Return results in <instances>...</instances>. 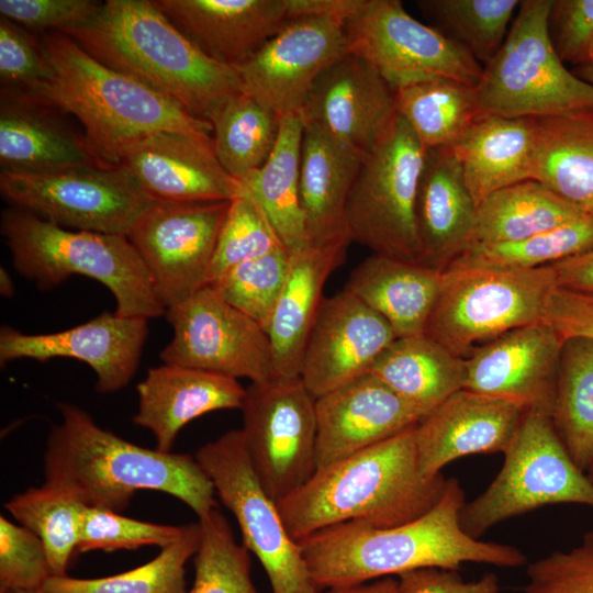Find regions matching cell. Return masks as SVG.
<instances>
[{
	"instance_id": "obj_51",
	"label": "cell",
	"mask_w": 593,
	"mask_h": 593,
	"mask_svg": "<svg viewBox=\"0 0 593 593\" xmlns=\"http://www.w3.org/2000/svg\"><path fill=\"white\" fill-rule=\"evenodd\" d=\"M548 32L564 64H589L593 47V0H552Z\"/></svg>"
},
{
	"instance_id": "obj_45",
	"label": "cell",
	"mask_w": 593,
	"mask_h": 593,
	"mask_svg": "<svg viewBox=\"0 0 593 593\" xmlns=\"http://www.w3.org/2000/svg\"><path fill=\"white\" fill-rule=\"evenodd\" d=\"M291 262L292 253L279 247L232 268L211 286L266 331L287 282Z\"/></svg>"
},
{
	"instance_id": "obj_21",
	"label": "cell",
	"mask_w": 593,
	"mask_h": 593,
	"mask_svg": "<svg viewBox=\"0 0 593 593\" xmlns=\"http://www.w3.org/2000/svg\"><path fill=\"white\" fill-rule=\"evenodd\" d=\"M562 340L546 322L511 329L472 349L463 389L551 415Z\"/></svg>"
},
{
	"instance_id": "obj_17",
	"label": "cell",
	"mask_w": 593,
	"mask_h": 593,
	"mask_svg": "<svg viewBox=\"0 0 593 593\" xmlns=\"http://www.w3.org/2000/svg\"><path fill=\"white\" fill-rule=\"evenodd\" d=\"M346 23L325 15L290 20L253 56L234 67L243 91L280 118L301 113L318 77L347 54Z\"/></svg>"
},
{
	"instance_id": "obj_48",
	"label": "cell",
	"mask_w": 593,
	"mask_h": 593,
	"mask_svg": "<svg viewBox=\"0 0 593 593\" xmlns=\"http://www.w3.org/2000/svg\"><path fill=\"white\" fill-rule=\"evenodd\" d=\"M52 577L42 540L26 527L0 516V593L43 588Z\"/></svg>"
},
{
	"instance_id": "obj_15",
	"label": "cell",
	"mask_w": 593,
	"mask_h": 593,
	"mask_svg": "<svg viewBox=\"0 0 593 593\" xmlns=\"http://www.w3.org/2000/svg\"><path fill=\"white\" fill-rule=\"evenodd\" d=\"M172 337L163 363L265 383L277 378L267 332L211 284L166 309Z\"/></svg>"
},
{
	"instance_id": "obj_27",
	"label": "cell",
	"mask_w": 593,
	"mask_h": 593,
	"mask_svg": "<svg viewBox=\"0 0 593 593\" xmlns=\"http://www.w3.org/2000/svg\"><path fill=\"white\" fill-rule=\"evenodd\" d=\"M63 111L18 90L1 88V170L41 171L104 164Z\"/></svg>"
},
{
	"instance_id": "obj_34",
	"label": "cell",
	"mask_w": 593,
	"mask_h": 593,
	"mask_svg": "<svg viewBox=\"0 0 593 593\" xmlns=\"http://www.w3.org/2000/svg\"><path fill=\"white\" fill-rule=\"evenodd\" d=\"M368 372L427 415L463 389L466 361L426 334H419L395 338Z\"/></svg>"
},
{
	"instance_id": "obj_8",
	"label": "cell",
	"mask_w": 593,
	"mask_h": 593,
	"mask_svg": "<svg viewBox=\"0 0 593 593\" xmlns=\"http://www.w3.org/2000/svg\"><path fill=\"white\" fill-rule=\"evenodd\" d=\"M494 480L474 500L466 501L459 521L479 539L496 524L551 504L593 508V482L570 457L551 415L526 409Z\"/></svg>"
},
{
	"instance_id": "obj_5",
	"label": "cell",
	"mask_w": 593,
	"mask_h": 593,
	"mask_svg": "<svg viewBox=\"0 0 593 593\" xmlns=\"http://www.w3.org/2000/svg\"><path fill=\"white\" fill-rule=\"evenodd\" d=\"M53 77L25 92L68 115L82 126L98 157L118 166L128 141L157 132H176L212 141V125L144 82L108 67L69 36H41Z\"/></svg>"
},
{
	"instance_id": "obj_31",
	"label": "cell",
	"mask_w": 593,
	"mask_h": 593,
	"mask_svg": "<svg viewBox=\"0 0 593 593\" xmlns=\"http://www.w3.org/2000/svg\"><path fill=\"white\" fill-rule=\"evenodd\" d=\"M477 204L491 193L533 177L535 118L480 114L452 147Z\"/></svg>"
},
{
	"instance_id": "obj_9",
	"label": "cell",
	"mask_w": 593,
	"mask_h": 593,
	"mask_svg": "<svg viewBox=\"0 0 593 593\" xmlns=\"http://www.w3.org/2000/svg\"><path fill=\"white\" fill-rule=\"evenodd\" d=\"M557 287L556 272L549 265L497 269L454 264L443 271L424 334L467 358L479 343L544 322L547 301Z\"/></svg>"
},
{
	"instance_id": "obj_52",
	"label": "cell",
	"mask_w": 593,
	"mask_h": 593,
	"mask_svg": "<svg viewBox=\"0 0 593 593\" xmlns=\"http://www.w3.org/2000/svg\"><path fill=\"white\" fill-rule=\"evenodd\" d=\"M100 5L92 0H0V14L32 33L44 34L85 23Z\"/></svg>"
},
{
	"instance_id": "obj_56",
	"label": "cell",
	"mask_w": 593,
	"mask_h": 593,
	"mask_svg": "<svg viewBox=\"0 0 593 593\" xmlns=\"http://www.w3.org/2000/svg\"><path fill=\"white\" fill-rule=\"evenodd\" d=\"M549 266L556 272L558 287L593 292V249Z\"/></svg>"
},
{
	"instance_id": "obj_55",
	"label": "cell",
	"mask_w": 593,
	"mask_h": 593,
	"mask_svg": "<svg viewBox=\"0 0 593 593\" xmlns=\"http://www.w3.org/2000/svg\"><path fill=\"white\" fill-rule=\"evenodd\" d=\"M290 18L325 15L350 21L366 8L368 0H288Z\"/></svg>"
},
{
	"instance_id": "obj_42",
	"label": "cell",
	"mask_w": 593,
	"mask_h": 593,
	"mask_svg": "<svg viewBox=\"0 0 593 593\" xmlns=\"http://www.w3.org/2000/svg\"><path fill=\"white\" fill-rule=\"evenodd\" d=\"M519 0H421L419 10L437 30L459 44L482 67L499 52Z\"/></svg>"
},
{
	"instance_id": "obj_6",
	"label": "cell",
	"mask_w": 593,
	"mask_h": 593,
	"mask_svg": "<svg viewBox=\"0 0 593 593\" xmlns=\"http://www.w3.org/2000/svg\"><path fill=\"white\" fill-rule=\"evenodd\" d=\"M0 231L15 270L41 290L82 275L111 291L119 315L148 320L166 313L124 235L64 228L14 206L2 212Z\"/></svg>"
},
{
	"instance_id": "obj_43",
	"label": "cell",
	"mask_w": 593,
	"mask_h": 593,
	"mask_svg": "<svg viewBox=\"0 0 593 593\" xmlns=\"http://www.w3.org/2000/svg\"><path fill=\"white\" fill-rule=\"evenodd\" d=\"M591 249L593 216L582 215L518 242L473 245L454 264L497 269H534Z\"/></svg>"
},
{
	"instance_id": "obj_44",
	"label": "cell",
	"mask_w": 593,
	"mask_h": 593,
	"mask_svg": "<svg viewBox=\"0 0 593 593\" xmlns=\"http://www.w3.org/2000/svg\"><path fill=\"white\" fill-rule=\"evenodd\" d=\"M198 522L201 536L188 593H259L250 575L249 550L235 540L223 514L214 508Z\"/></svg>"
},
{
	"instance_id": "obj_61",
	"label": "cell",
	"mask_w": 593,
	"mask_h": 593,
	"mask_svg": "<svg viewBox=\"0 0 593 593\" xmlns=\"http://www.w3.org/2000/svg\"><path fill=\"white\" fill-rule=\"evenodd\" d=\"M586 474L593 482V465L589 468V470L586 471Z\"/></svg>"
},
{
	"instance_id": "obj_62",
	"label": "cell",
	"mask_w": 593,
	"mask_h": 593,
	"mask_svg": "<svg viewBox=\"0 0 593 593\" xmlns=\"http://www.w3.org/2000/svg\"><path fill=\"white\" fill-rule=\"evenodd\" d=\"M588 65L593 66V47H592L591 53H590V58H589V64Z\"/></svg>"
},
{
	"instance_id": "obj_32",
	"label": "cell",
	"mask_w": 593,
	"mask_h": 593,
	"mask_svg": "<svg viewBox=\"0 0 593 593\" xmlns=\"http://www.w3.org/2000/svg\"><path fill=\"white\" fill-rule=\"evenodd\" d=\"M443 272L372 254L357 265L344 289L381 315L398 337L425 333Z\"/></svg>"
},
{
	"instance_id": "obj_14",
	"label": "cell",
	"mask_w": 593,
	"mask_h": 593,
	"mask_svg": "<svg viewBox=\"0 0 593 593\" xmlns=\"http://www.w3.org/2000/svg\"><path fill=\"white\" fill-rule=\"evenodd\" d=\"M346 37L347 53L369 64L393 91L436 78L477 86L481 78L482 65L399 0H368L346 23Z\"/></svg>"
},
{
	"instance_id": "obj_13",
	"label": "cell",
	"mask_w": 593,
	"mask_h": 593,
	"mask_svg": "<svg viewBox=\"0 0 593 593\" xmlns=\"http://www.w3.org/2000/svg\"><path fill=\"white\" fill-rule=\"evenodd\" d=\"M242 432L253 467L279 503L316 471L315 398L300 377L251 383L240 407Z\"/></svg>"
},
{
	"instance_id": "obj_2",
	"label": "cell",
	"mask_w": 593,
	"mask_h": 593,
	"mask_svg": "<svg viewBox=\"0 0 593 593\" xmlns=\"http://www.w3.org/2000/svg\"><path fill=\"white\" fill-rule=\"evenodd\" d=\"M57 406L61 422L47 437L45 481L69 489L87 506L118 513L145 490L180 500L199 518L216 508L212 481L195 458L135 445L76 405Z\"/></svg>"
},
{
	"instance_id": "obj_30",
	"label": "cell",
	"mask_w": 593,
	"mask_h": 593,
	"mask_svg": "<svg viewBox=\"0 0 593 593\" xmlns=\"http://www.w3.org/2000/svg\"><path fill=\"white\" fill-rule=\"evenodd\" d=\"M362 157L317 126L305 123L300 202L307 244L351 242L346 226V205Z\"/></svg>"
},
{
	"instance_id": "obj_35",
	"label": "cell",
	"mask_w": 593,
	"mask_h": 593,
	"mask_svg": "<svg viewBox=\"0 0 593 593\" xmlns=\"http://www.w3.org/2000/svg\"><path fill=\"white\" fill-rule=\"evenodd\" d=\"M304 128L301 113L281 116L278 138L269 157L240 182L243 190L265 211L281 243L291 253L309 245L300 202Z\"/></svg>"
},
{
	"instance_id": "obj_59",
	"label": "cell",
	"mask_w": 593,
	"mask_h": 593,
	"mask_svg": "<svg viewBox=\"0 0 593 593\" xmlns=\"http://www.w3.org/2000/svg\"><path fill=\"white\" fill-rule=\"evenodd\" d=\"M580 78L589 82L591 86H593V66L592 65H584L580 66L575 72Z\"/></svg>"
},
{
	"instance_id": "obj_4",
	"label": "cell",
	"mask_w": 593,
	"mask_h": 593,
	"mask_svg": "<svg viewBox=\"0 0 593 593\" xmlns=\"http://www.w3.org/2000/svg\"><path fill=\"white\" fill-rule=\"evenodd\" d=\"M60 33L209 122L243 91L236 69L203 53L153 0H107L88 21Z\"/></svg>"
},
{
	"instance_id": "obj_49",
	"label": "cell",
	"mask_w": 593,
	"mask_h": 593,
	"mask_svg": "<svg viewBox=\"0 0 593 593\" xmlns=\"http://www.w3.org/2000/svg\"><path fill=\"white\" fill-rule=\"evenodd\" d=\"M524 593H593V528L568 551H553L528 563Z\"/></svg>"
},
{
	"instance_id": "obj_16",
	"label": "cell",
	"mask_w": 593,
	"mask_h": 593,
	"mask_svg": "<svg viewBox=\"0 0 593 593\" xmlns=\"http://www.w3.org/2000/svg\"><path fill=\"white\" fill-rule=\"evenodd\" d=\"M230 202L155 201L126 235L165 309L209 284Z\"/></svg>"
},
{
	"instance_id": "obj_28",
	"label": "cell",
	"mask_w": 593,
	"mask_h": 593,
	"mask_svg": "<svg viewBox=\"0 0 593 593\" xmlns=\"http://www.w3.org/2000/svg\"><path fill=\"white\" fill-rule=\"evenodd\" d=\"M136 392L133 422L148 429L165 452L188 423L210 412L240 409L246 395L237 379L169 363L148 369Z\"/></svg>"
},
{
	"instance_id": "obj_3",
	"label": "cell",
	"mask_w": 593,
	"mask_h": 593,
	"mask_svg": "<svg viewBox=\"0 0 593 593\" xmlns=\"http://www.w3.org/2000/svg\"><path fill=\"white\" fill-rule=\"evenodd\" d=\"M447 480L443 474L421 473L413 426L317 469L277 505L287 532L298 542L344 523L389 528L411 522L440 501Z\"/></svg>"
},
{
	"instance_id": "obj_38",
	"label": "cell",
	"mask_w": 593,
	"mask_h": 593,
	"mask_svg": "<svg viewBox=\"0 0 593 593\" xmlns=\"http://www.w3.org/2000/svg\"><path fill=\"white\" fill-rule=\"evenodd\" d=\"M551 418L574 463L593 465V338L564 339Z\"/></svg>"
},
{
	"instance_id": "obj_58",
	"label": "cell",
	"mask_w": 593,
	"mask_h": 593,
	"mask_svg": "<svg viewBox=\"0 0 593 593\" xmlns=\"http://www.w3.org/2000/svg\"><path fill=\"white\" fill-rule=\"evenodd\" d=\"M0 292L2 296L11 298L14 295V283L8 272L3 267L0 269Z\"/></svg>"
},
{
	"instance_id": "obj_26",
	"label": "cell",
	"mask_w": 593,
	"mask_h": 593,
	"mask_svg": "<svg viewBox=\"0 0 593 593\" xmlns=\"http://www.w3.org/2000/svg\"><path fill=\"white\" fill-rule=\"evenodd\" d=\"M214 60L235 67L291 20L288 0H153Z\"/></svg>"
},
{
	"instance_id": "obj_24",
	"label": "cell",
	"mask_w": 593,
	"mask_h": 593,
	"mask_svg": "<svg viewBox=\"0 0 593 593\" xmlns=\"http://www.w3.org/2000/svg\"><path fill=\"white\" fill-rule=\"evenodd\" d=\"M526 407L461 389L415 425L419 471L434 478L451 461L475 454L504 452Z\"/></svg>"
},
{
	"instance_id": "obj_12",
	"label": "cell",
	"mask_w": 593,
	"mask_h": 593,
	"mask_svg": "<svg viewBox=\"0 0 593 593\" xmlns=\"http://www.w3.org/2000/svg\"><path fill=\"white\" fill-rule=\"evenodd\" d=\"M194 458L234 515L243 545L261 563L272 593L317 592L299 544L287 532L277 503L253 467L242 428L206 443Z\"/></svg>"
},
{
	"instance_id": "obj_40",
	"label": "cell",
	"mask_w": 593,
	"mask_h": 593,
	"mask_svg": "<svg viewBox=\"0 0 593 593\" xmlns=\"http://www.w3.org/2000/svg\"><path fill=\"white\" fill-rule=\"evenodd\" d=\"M5 510L44 544L52 575H67L87 505L69 489L45 481L11 497Z\"/></svg>"
},
{
	"instance_id": "obj_54",
	"label": "cell",
	"mask_w": 593,
	"mask_h": 593,
	"mask_svg": "<svg viewBox=\"0 0 593 593\" xmlns=\"http://www.w3.org/2000/svg\"><path fill=\"white\" fill-rule=\"evenodd\" d=\"M396 578V593H501L499 579L491 572L465 581L456 570L422 568Z\"/></svg>"
},
{
	"instance_id": "obj_36",
	"label": "cell",
	"mask_w": 593,
	"mask_h": 593,
	"mask_svg": "<svg viewBox=\"0 0 593 593\" xmlns=\"http://www.w3.org/2000/svg\"><path fill=\"white\" fill-rule=\"evenodd\" d=\"M582 215L544 184L528 179L500 189L478 204L474 245L518 242Z\"/></svg>"
},
{
	"instance_id": "obj_41",
	"label": "cell",
	"mask_w": 593,
	"mask_h": 593,
	"mask_svg": "<svg viewBox=\"0 0 593 593\" xmlns=\"http://www.w3.org/2000/svg\"><path fill=\"white\" fill-rule=\"evenodd\" d=\"M200 536L199 522L187 524L176 541L137 568L94 579L52 575L42 589L46 593H188L186 563L195 555Z\"/></svg>"
},
{
	"instance_id": "obj_25",
	"label": "cell",
	"mask_w": 593,
	"mask_h": 593,
	"mask_svg": "<svg viewBox=\"0 0 593 593\" xmlns=\"http://www.w3.org/2000/svg\"><path fill=\"white\" fill-rule=\"evenodd\" d=\"M415 219L424 267L443 272L475 244L478 204L452 147L426 150Z\"/></svg>"
},
{
	"instance_id": "obj_39",
	"label": "cell",
	"mask_w": 593,
	"mask_h": 593,
	"mask_svg": "<svg viewBox=\"0 0 593 593\" xmlns=\"http://www.w3.org/2000/svg\"><path fill=\"white\" fill-rule=\"evenodd\" d=\"M213 150L223 168L237 181L256 171L272 152L280 116L242 91L231 97L210 120Z\"/></svg>"
},
{
	"instance_id": "obj_22",
	"label": "cell",
	"mask_w": 593,
	"mask_h": 593,
	"mask_svg": "<svg viewBox=\"0 0 593 593\" xmlns=\"http://www.w3.org/2000/svg\"><path fill=\"white\" fill-rule=\"evenodd\" d=\"M301 114L306 124L361 155L387 133L398 115L393 89L350 53L318 77Z\"/></svg>"
},
{
	"instance_id": "obj_10",
	"label": "cell",
	"mask_w": 593,
	"mask_h": 593,
	"mask_svg": "<svg viewBox=\"0 0 593 593\" xmlns=\"http://www.w3.org/2000/svg\"><path fill=\"white\" fill-rule=\"evenodd\" d=\"M426 148L396 115L363 155L347 205L349 238L374 255L419 264L415 205Z\"/></svg>"
},
{
	"instance_id": "obj_47",
	"label": "cell",
	"mask_w": 593,
	"mask_h": 593,
	"mask_svg": "<svg viewBox=\"0 0 593 593\" xmlns=\"http://www.w3.org/2000/svg\"><path fill=\"white\" fill-rule=\"evenodd\" d=\"M183 525L171 526L138 521L121 513L87 506L80 529L77 553L91 550L114 551L143 546L164 548L176 541Z\"/></svg>"
},
{
	"instance_id": "obj_11",
	"label": "cell",
	"mask_w": 593,
	"mask_h": 593,
	"mask_svg": "<svg viewBox=\"0 0 593 593\" xmlns=\"http://www.w3.org/2000/svg\"><path fill=\"white\" fill-rule=\"evenodd\" d=\"M0 192L12 206L60 227L124 236L155 202L121 166L1 170Z\"/></svg>"
},
{
	"instance_id": "obj_57",
	"label": "cell",
	"mask_w": 593,
	"mask_h": 593,
	"mask_svg": "<svg viewBox=\"0 0 593 593\" xmlns=\"http://www.w3.org/2000/svg\"><path fill=\"white\" fill-rule=\"evenodd\" d=\"M396 589L398 578L387 577L356 586L333 589L323 592L318 590L315 593H396Z\"/></svg>"
},
{
	"instance_id": "obj_19",
	"label": "cell",
	"mask_w": 593,
	"mask_h": 593,
	"mask_svg": "<svg viewBox=\"0 0 593 593\" xmlns=\"http://www.w3.org/2000/svg\"><path fill=\"white\" fill-rule=\"evenodd\" d=\"M118 166L154 201L222 202L243 193L240 182L220 164L212 141L184 133L133 138L121 148Z\"/></svg>"
},
{
	"instance_id": "obj_18",
	"label": "cell",
	"mask_w": 593,
	"mask_h": 593,
	"mask_svg": "<svg viewBox=\"0 0 593 593\" xmlns=\"http://www.w3.org/2000/svg\"><path fill=\"white\" fill-rule=\"evenodd\" d=\"M147 321L103 312L78 326L47 334H26L4 325L0 329V365L16 359L71 358L94 371L99 393L116 392L131 382L138 368Z\"/></svg>"
},
{
	"instance_id": "obj_46",
	"label": "cell",
	"mask_w": 593,
	"mask_h": 593,
	"mask_svg": "<svg viewBox=\"0 0 593 593\" xmlns=\"http://www.w3.org/2000/svg\"><path fill=\"white\" fill-rule=\"evenodd\" d=\"M281 243L273 225L257 201L247 192L230 202L221 227L209 275L214 283L232 268L266 255Z\"/></svg>"
},
{
	"instance_id": "obj_60",
	"label": "cell",
	"mask_w": 593,
	"mask_h": 593,
	"mask_svg": "<svg viewBox=\"0 0 593 593\" xmlns=\"http://www.w3.org/2000/svg\"><path fill=\"white\" fill-rule=\"evenodd\" d=\"M3 593H46L42 588L34 590H9Z\"/></svg>"
},
{
	"instance_id": "obj_7",
	"label": "cell",
	"mask_w": 593,
	"mask_h": 593,
	"mask_svg": "<svg viewBox=\"0 0 593 593\" xmlns=\"http://www.w3.org/2000/svg\"><path fill=\"white\" fill-rule=\"evenodd\" d=\"M552 0H523L475 86L482 114L545 118L593 109V86L571 72L548 32Z\"/></svg>"
},
{
	"instance_id": "obj_33",
	"label": "cell",
	"mask_w": 593,
	"mask_h": 593,
	"mask_svg": "<svg viewBox=\"0 0 593 593\" xmlns=\"http://www.w3.org/2000/svg\"><path fill=\"white\" fill-rule=\"evenodd\" d=\"M532 179L593 216V109L537 118Z\"/></svg>"
},
{
	"instance_id": "obj_37",
	"label": "cell",
	"mask_w": 593,
	"mask_h": 593,
	"mask_svg": "<svg viewBox=\"0 0 593 593\" xmlns=\"http://www.w3.org/2000/svg\"><path fill=\"white\" fill-rule=\"evenodd\" d=\"M396 113L426 149L454 147L481 114L475 86L448 78L394 91Z\"/></svg>"
},
{
	"instance_id": "obj_53",
	"label": "cell",
	"mask_w": 593,
	"mask_h": 593,
	"mask_svg": "<svg viewBox=\"0 0 593 593\" xmlns=\"http://www.w3.org/2000/svg\"><path fill=\"white\" fill-rule=\"evenodd\" d=\"M542 321L562 342L573 336L593 338V292L557 287L547 301Z\"/></svg>"
},
{
	"instance_id": "obj_29",
	"label": "cell",
	"mask_w": 593,
	"mask_h": 593,
	"mask_svg": "<svg viewBox=\"0 0 593 593\" xmlns=\"http://www.w3.org/2000/svg\"><path fill=\"white\" fill-rule=\"evenodd\" d=\"M349 244H309L292 253L287 282L266 328L277 377H300L304 348L325 298L324 286L344 262Z\"/></svg>"
},
{
	"instance_id": "obj_1",
	"label": "cell",
	"mask_w": 593,
	"mask_h": 593,
	"mask_svg": "<svg viewBox=\"0 0 593 593\" xmlns=\"http://www.w3.org/2000/svg\"><path fill=\"white\" fill-rule=\"evenodd\" d=\"M465 503V490L450 478L440 501L411 522L389 528L344 523L298 544L317 590L356 586L422 568L458 571L466 562L503 568L527 563L514 546L467 535L459 521Z\"/></svg>"
},
{
	"instance_id": "obj_50",
	"label": "cell",
	"mask_w": 593,
	"mask_h": 593,
	"mask_svg": "<svg viewBox=\"0 0 593 593\" xmlns=\"http://www.w3.org/2000/svg\"><path fill=\"white\" fill-rule=\"evenodd\" d=\"M53 69L41 37L21 25L0 18L1 88L29 91L47 82Z\"/></svg>"
},
{
	"instance_id": "obj_20",
	"label": "cell",
	"mask_w": 593,
	"mask_h": 593,
	"mask_svg": "<svg viewBox=\"0 0 593 593\" xmlns=\"http://www.w3.org/2000/svg\"><path fill=\"white\" fill-rule=\"evenodd\" d=\"M396 338L390 324L343 289L325 296L310 332L300 378L320 398L369 371Z\"/></svg>"
},
{
	"instance_id": "obj_23",
	"label": "cell",
	"mask_w": 593,
	"mask_h": 593,
	"mask_svg": "<svg viewBox=\"0 0 593 593\" xmlns=\"http://www.w3.org/2000/svg\"><path fill=\"white\" fill-rule=\"evenodd\" d=\"M316 470L415 426L426 413L366 372L315 399Z\"/></svg>"
}]
</instances>
